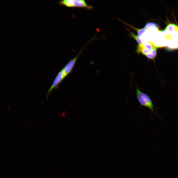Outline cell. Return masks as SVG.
I'll return each mask as SVG.
<instances>
[{
  "instance_id": "obj_1",
  "label": "cell",
  "mask_w": 178,
  "mask_h": 178,
  "mask_svg": "<svg viewBox=\"0 0 178 178\" xmlns=\"http://www.w3.org/2000/svg\"><path fill=\"white\" fill-rule=\"evenodd\" d=\"M136 93L137 100L140 105L148 108L151 111L153 112L158 116L154 110L155 107L150 97L147 94L141 91L137 87L136 89Z\"/></svg>"
},
{
  "instance_id": "obj_2",
  "label": "cell",
  "mask_w": 178,
  "mask_h": 178,
  "mask_svg": "<svg viewBox=\"0 0 178 178\" xmlns=\"http://www.w3.org/2000/svg\"><path fill=\"white\" fill-rule=\"evenodd\" d=\"M59 3L69 7H77L91 10L93 7L87 4L84 0H64L59 1Z\"/></svg>"
},
{
  "instance_id": "obj_3",
  "label": "cell",
  "mask_w": 178,
  "mask_h": 178,
  "mask_svg": "<svg viewBox=\"0 0 178 178\" xmlns=\"http://www.w3.org/2000/svg\"><path fill=\"white\" fill-rule=\"evenodd\" d=\"M154 47L153 44L150 43L146 42L137 46L136 52L138 54H142L145 55L150 52Z\"/></svg>"
},
{
  "instance_id": "obj_4",
  "label": "cell",
  "mask_w": 178,
  "mask_h": 178,
  "mask_svg": "<svg viewBox=\"0 0 178 178\" xmlns=\"http://www.w3.org/2000/svg\"><path fill=\"white\" fill-rule=\"evenodd\" d=\"M63 71L61 69L55 77L51 86L49 89L46 96L47 98L51 91L54 89L57 88L58 86L66 77Z\"/></svg>"
},
{
  "instance_id": "obj_5",
  "label": "cell",
  "mask_w": 178,
  "mask_h": 178,
  "mask_svg": "<svg viewBox=\"0 0 178 178\" xmlns=\"http://www.w3.org/2000/svg\"><path fill=\"white\" fill-rule=\"evenodd\" d=\"M82 51L81 50L75 57L70 60L62 69L66 77L71 72Z\"/></svg>"
},
{
  "instance_id": "obj_6",
  "label": "cell",
  "mask_w": 178,
  "mask_h": 178,
  "mask_svg": "<svg viewBox=\"0 0 178 178\" xmlns=\"http://www.w3.org/2000/svg\"><path fill=\"white\" fill-rule=\"evenodd\" d=\"M169 40L160 33L155 39L153 45L156 48L162 47L167 46Z\"/></svg>"
},
{
  "instance_id": "obj_7",
  "label": "cell",
  "mask_w": 178,
  "mask_h": 178,
  "mask_svg": "<svg viewBox=\"0 0 178 178\" xmlns=\"http://www.w3.org/2000/svg\"><path fill=\"white\" fill-rule=\"evenodd\" d=\"M178 26L175 24L170 23L168 24L164 30L167 33L170 34L175 32L177 31Z\"/></svg>"
},
{
  "instance_id": "obj_8",
  "label": "cell",
  "mask_w": 178,
  "mask_h": 178,
  "mask_svg": "<svg viewBox=\"0 0 178 178\" xmlns=\"http://www.w3.org/2000/svg\"><path fill=\"white\" fill-rule=\"evenodd\" d=\"M167 48L170 50L178 49V40H170Z\"/></svg>"
},
{
  "instance_id": "obj_9",
  "label": "cell",
  "mask_w": 178,
  "mask_h": 178,
  "mask_svg": "<svg viewBox=\"0 0 178 178\" xmlns=\"http://www.w3.org/2000/svg\"><path fill=\"white\" fill-rule=\"evenodd\" d=\"M156 48L154 46L152 50L145 56L149 59H153L156 57Z\"/></svg>"
},
{
  "instance_id": "obj_10",
  "label": "cell",
  "mask_w": 178,
  "mask_h": 178,
  "mask_svg": "<svg viewBox=\"0 0 178 178\" xmlns=\"http://www.w3.org/2000/svg\"><path fill=\"white\" fill-rule=\"evenodd\" d=\"M130 27H131L132 28L136 30L137 32V35L140 37L141 36L147 31V30L145 29L144 28L138 29L136 28L131 26L129 25Z\"/></svg>"
},
{
  "instance_id": "obj_11",
  "label": "cell",
  "mask_w": 178,
  "mask_h": 178,
  "mask_svg": "<svg viewBox=\"0 0 178 178\" xmlns=\"http://www.w3.org/2000/svg\"><path fill=\"white\" fill-rule=\"evenodd\" d=\"M152 27L158 28L157 24L153 22H150L147 23L145 25L144 28L145 29L147 30Z\"/></svg>"
},
{
  "instance_id": "obj_12",
  "label": "cell",
  "mask_w": 178,
  "mask_h": 178,
  "mask_svg": "<svg viewBox=\"0 0 178 178\" xmlns=\"http://www.w3.org/2000/svg\"><path fill=\"white\" fill-rule=\"evenodd\" d=\"M130 33L131 36L136 41L138 44H140L143 43L139 37L138 35H135L132 32H130Z\"/></svg>"
},
{
  "instance_id": "obj_13",
  "label": "cell",
  "mask_w": 178,
  "mask_h": 178,
  "mask_svg": "<svg viewBox=\"0 0 178 178\" xmlns=\"http://www.w3.org/2000/svg\"><path fill=\"white\" fill-rule=\"evenodd\" d=\"M177 32H178V31H177Z\"/></svg>"
}]
</instances>
